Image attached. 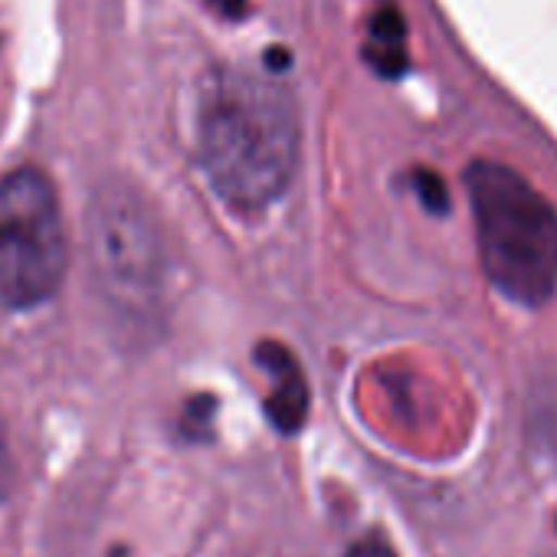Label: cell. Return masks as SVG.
<instances>
[{"label":"cell","instance_id":"obj_2","mask_svg":"<svg viewBox=\"0 0 557 557\" xmlns=\"http://www.w3.org/2000/svg\"><path fill=\"white\" fill-rule=\"evenodd\" d=\"M466 190L488 283L524 309L557 293V210L502 161H472Z\"/></svg>","mask_w":557,"mask_h":557},{"label":"cell","instance_id":"obj_9","mask_svg":"<svg viewBox=\"0 0 557 557\" xmlns=\"http://www.w3.org/2000/svg\"><path fill=\"white\" fill-rule=\"evenodd\" d=\"M14 488V459H11V446H8V433H4V420H0V502H4Z\"/></svg>","mask_w":557,"mask_h":557},{"label":"cell","instance_id":"obj_3","mask_svg":"<svg viewBox=\"0 0 557 557\" xmlns=\"http://www.w3.org/2000/svg\"><path fill=\"white\" fill-rule=\"evenodd\" d=\"M89 256L99 293L132 319L151 322L168 289V246L148 200L125 184H109L89 207Z\"/></svg>","mask_w":557,"mask_h":557},{"label":"cell","instance_id":"obj_4","mask_svg":"<svg viewBox=\"0 0 557 557\" xmlns=\"http://www.w3.org/2000/svg\"><path fill=\"white\" fill-rule=\"evenodd\" d=\"M66 275V230L53 184L34 171L0 177V309L47 302Z\"/></svg>","mask_w":557,"mask_h":557},{"label":"cell","instance_id":"obj_6","mask_svg":"<svg viewBox=\"0 0 557 557\" xmlns=\"http://www.w3.org/2000/svg\"><path fill=\"white\" fill-rule=\"evenodd\" d=\"M371 40L384 47H404V17L391 8L371 17Z\"/></svg>","mask_w":557,"mask_h":557},{"label":"cell","instance_id":"obj_10","mask_svg":"<svg viewBox=\"0 0 557 557\" xmlns=\"http://www.w3.org/2000/svg\"><path fill=\"white\" fill-rule=\"evenodd\" d=\"M216 8H220L226 17H243V14H246V0H216Z\"/></svg>","mask_w":557,"mask_h":557},{"label":"cell","instance_id":"obj_7","mask_svg":"<svg viewBox=\"0 0 557 557\" xmlns=\"http://www.w3.org/2000/svg\"><path fill=\"white\" fill-rule=\"evenodd\" d=\"M413 181H417L420 200H423L433 213H443V210H446V187H443V181H440L433 171H417Z\"/></svg>","mask_w":557,"mask_h":557},{"label":"cell","instance_id":"obj_5","mask_svg":"<svg viewBox=\"0 0 557 557\" xmlns=\"http://www.w3.org/2000/svg\"><path fill=\"white\" fill-rule=\"evenodd\" d=\"M256 361L269 374V397H265L269 420L283 433H296L309 413V387L299 361L275 342H262Z\"/></svg>","mask_w":557,"mask_h":557},{"label":"cell","instance_id":"obj_1","mask_svg":"<svg viewBox=\"0 0 557 557\" xmlns=\"http://www.w3.org/2000/svg\"><path fill=\"white\" fill-rule=\"evenodd\" d=\"M197 158L223 203L252 213L286 194L299 161L289 92L249 73H216L197 106Z\"/></svg>","mask_w":557,"mask_h":557},{"label":"cell","instance_id":"obj_8","mask_svg":"<svg viewBox=\"0 0 557 557\" xmlns=\"http://www.w3.org/2000/svg\"><path fill=\"white\" fill-rule=\"evenodd\" d=\"M348 557H397V550L391 547L384 534H364L361 541L351 544Z\"/></svg>","mask_w":557,"mask_h":557}]
</instances>
